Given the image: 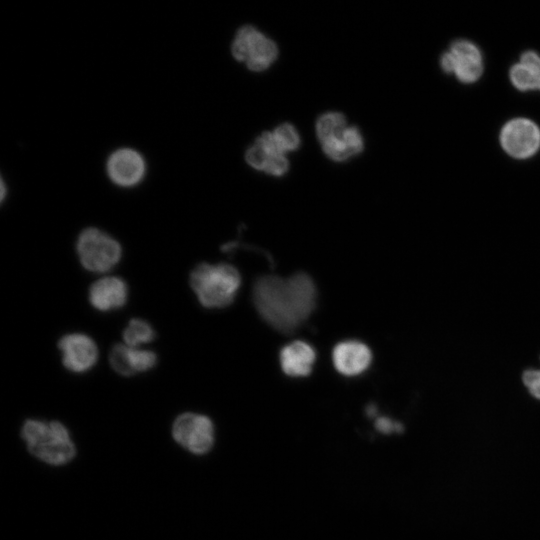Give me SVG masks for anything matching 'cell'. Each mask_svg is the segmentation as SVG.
Segmentation results:
<instances>
[{
    "mask_svg": "<svg viewBox=\"0 0 540 540\" xmlns=\"http://www.w3.org/2000/svg\"><path fill=\"white\" fill-rule=\"evenodd\" d=\"M315 300V285L306 273L288 278L263 276L253 288V301L260 316L271 327L284 333L295 330L308 318Z\"/></svg>",
    "mask_w": 540,
    "mask_h": 540,
    "instance_id": "obj_1",
    "label": "cell"
},
{
    "mask_svg": "<svg viewBox=\"0 0 540 540\" xmlns=\"http://www.w3.org/2000/svg\"><path fill=\"white\" fill-rule=\"evenodd\" d=\"M21 436L32 455L51 465H63L76 455V448L66 427L58 421L28 419Z\"/></svg>",
    "mask_w": 540,
    "mask_h": 540,
    "instance_id": "obj_2",
    "label": "cell"
},
{
    "mask_svg": "<svg viewBox=\"0 0 540 540\" xmlns=\"http://www.w3.org/2000/svg\"><path fill=\"white\" fill-rule=\"evenodd\" d=\"M241 283L232 265L202 263L190 274V285L202 306L224 308L232 303Z\"/></svg>",
    "mask_w": 540,
    "mask_h": 540,
    "instance_id": "obj_3",
    "label": "cell"
},
{
    "mask_svg": "<svg viewBox=\"0 0 540 540\" xmlns=\"http://www.w3.org/2000/svg\"><path fill=\"white\" fill-rule=\"evenodd\" d=\"M77 253L82 266L91 272H107L120 260L119 242L106 232L89 227L77 239Z\"/></svg>",
    "mask_w": 540,
    "mask_h": 540,
    "instance_id": "obj_4",
    "label": "cell"
},
{
    "mask_svg": "<svg viewBox=\"0 0 540 540\" xmlns=\"http://www.w3.org/2000/svg\"><path fill=\"white\" fill-rule=\"evenodd\" d=\"M174 440L194 454L207 453L214 443V428L211 420L196 413H183L176 418L172 427Z\"/></svg>",
    "mask_w": 540,
    "mask_h": 540,
    "instance_id": "obj_5",
    "label": "cell"
},
{
    "mask_svg": "<svg viewBox=\"0 0 540 540\" xmlns=\"http://www.w3.org/2000/svg\"><path fill=\"white\" fill-rule=\"evenodd\" d=\"M147 165L143 155L129 147L113 151L106 161V173L113 184L130 188L141 183Z\"/></svg>",
    "mask_w": 540,
    "mask_h": 540,
    "instance_id": "obj_6",
    "label": "cell"
},
{
    "mask_svg": "<svg viewBox=\"0 0 540 540\" xmlns=\"http://www.w3.org/2000/svg\"><path fill=\"white\" fill-rule=\"evenodd\" d=\"M441 65L446 72H454L464 83L476 81L483 70L478 48L465 40L452 44L450 51L443 54Z\"/></svg>",
    "mask_w": 540,
    "mask_h": 540,
    "instance_id": "obj_7",
    "label": "cell"
},
{
    "mask_svg": "<svg viewBox=\"0 0 540 540\" xmlns=\"http://www.w3.org/2000/svg\"><path fill=\"white\" fill-rule=\"evenodd\" d=\"M500 141L505 151L515 158H527L540 145V131L530 120L515 119L502 129Z\"/></svg>",
    "mask_w": 540,
    "mask_h": 540,
    "instance_id": "obj_8",
    "label": "cell"
},
{
    "mask_svg": "<svg viewBox=\"0 0 540 540\" xmlns=\"http://www.w3.org/2000/svg\"><path fill=\"white\" fill-rule=\"evenodd\" d=\"M58 347L64 366L74 372L83 373L91 369L98 358V349L93 339L82 333L63 336Z\"/></svg>",
    "mask_w": 540,
    "mask_h": 540,
    "instance_id": "obj_9",
    "label": "cell"
},
{
    "mask_svg": "<svg viewBox=\"0 0 540 540\" xmlns=\"http://www.w3.org/2000/svg\"><path fill=\"white\" fill-rule=\"evenodd\" d=\"M112 368L123 376L145 372L152 369L157 362V356L149 350L116 344L109 355Z\"/></svg>",
    "mask_w": 540,
    "mask_h": 540,
    "instance_id": "obj_10",
    "label": "cell"
},
{
    "mask_svg": "<svg viewBox=\"0 0 540 540\" xmlns=\"http://www.w3.org/2000/svg\"><path fill=\"white\" fill-rule=\"evenodd\" d=\"M370 349L359 341L349 340L335 346L332 359L338 372L354 376L365 371L371 362Z\"/></svg>",
    "mask_w": 540,
    "mask_h": 540,
    "instance_id": "obj_11",
    "label": "cell"
},
{
    "mask_svg": "<svg viewBox=\"0 0 540 540\" xmlns=\"http://www.w3.org/2000/svg\"><path fill=\"white\" fill-rule=\"evenodd\" d=\"M128 297V287L119 277H105L96 281L89 289L91 305L102 312L122 307Z\"/></svg>",
    "mask_w": 540,
    "mask_h": 540,
    "instance_id": "obj_12",
    "label": "cell"
},
{
    "mask_svg": "<svg viewBox=\"0 0 540 540\" xmlns=\"http://www.w3.org/2000/svg\"><path fill=\"white\" fill-rule=\"evenodd\" d=\"M315 361V351L303 341H294L280 352L282 370L289 376H307Z\"/></svg>",
    "mask_w": 540,
    "mask_h": 540,
    "instance_id": "obj_13",
    "label": "cell"
},
{
    "mask_svg": "<svg viewBox=\"0 0 540 540\" xmlns=\"http://www.w3.org/2000/svg\"><path fill=\"white\" fill-rule=\"evenodd\" d=\"M513 84L520 90L540 89V58L532 51L521 56V63L510 72Z\"/></svg>",
    "mask_w": 540,
    "mask_h": 540,
    "instance_id": "obj_14",
    "label": "cell"
},
{
    "mask_svg": "<svg viewBox=\"0 0 540 540\" xmlns=\"http://www.w3.org/2000/svg\"><path fill=\"white\" fill-rule=\"evenodd\" d=\"M277 56L275 43L264 36L255 44L247 58V66L254 71L266 69Z\"/></svg>",
    "mask_w": 540,
    "mask_h": 540,
    "instance_id": "obj_15",
    "label": "cell"
},
{
    "mask_svg": "<svg viewBox=\"0 0 540 540\" xmlns=\"http://www.w3.org/2000/svg\"><path fill=\"white\" fill-rule=\"evenodd\" d=\"M345 118L340 113H327L317 121V135L322 143L337 137H341L346 130Z\"/></svg>",
    "mask_w": 540,
    "mask_h": 540,
    "instance_id": "obj_16",
    "label": "cell"
},
{
    "mask_svg": "<svg viewBox=\"0 0 540 540\" xmlns=\"http://www.w3.org/2000/svg\"><path fill=\"white\" fill-rule=\"evenodd\" d=\"M154 337L152 326L142 319H132L123 332L126 345L133 348L151 342Z\"/></svg>",
    "mask_w": 540,
    "mask_h": 540,
    "instance_id": "obj_17",
    "label": "cell"
},
{
    "mask_svg": "<svg viewBox=\"0 0 540 540\" xmlns=\"http://www.w3.org/2000/svg\"><path fill=\"white\" fill-rule=\"evenodd\" d=\"M263 37L255 28L251 26L242 27L232 44L233 56L240 61L247 60L250 51L255 44Z\"/></svg>",
    "mask_w": 540,
    "mask_h": 540,
    "instance_id": "obj_18",
    "label": "cell"
},
{
    "mask_svg": "<svg viewBox=\"0 0 540 540\" xmlns=\"http://www.w3.org/2000/svg\"><path fill=\"white\" fill-rule=\"evenodd\" d=\"M274 140L278 150L284 153L288 150H294L299 144V137L295 129L290 124L279 126L273 133Z\"/></svg>",
    "mask_w": 540,
    "mask_h": 540,
    "instance_id": "obj_19",
    "label": "cell"
},
{
    "mask_svg": "<svg viewBox=\"0 0 540 540\" xmlns=\"http://www.w3.org/2000/svg\"><path fill=\"white\" fill-rule=\"evenodd\" d=\"M323 150L330 158L336 161H344L352 156L343 140V135L324 142Z\"/></svg>",
    "mask_w": 540,
    "mask_h": 540,
    "instance_id": "obj_20",
    "label": "cell"
},
{
    "mask_svg": "<svg viewBox=\"0 0 540 540\" xmlns=\"http://www.w3.org/2000/svg\"><path fill=\"white\" fill-rule=\"evenodd\" d=\"M271 155L264 147L256 143L247 151L246 160L254 168L264 170Z\"/></svg>",
    "mask_w": 540,
    "mask_h": 540,
    "instance_id": "obj_21",
    "label": "cell"
},
{
    "mask_svg": "<svg viewBox=\"0 0 540 540\" xmlns=\"http://www.w3.org/2000/svg\"><path fill=\"white\" fill-rule=\"evenodd\" d=\"M523 383L529 393L540 400V369H528L523 373Z\"/></svg>",
    "mask_w": 540,
    "mask_h": 540,
    "instance_id": "obj_22",
    "label": "cell"
},
{
    "mask_svg": "<svg viewBox=\"0 0 540 540\" xmlns=\"http://www.w3.org/2000/svg\"><path fill=\"white\" fill-rule=\"evenodd\" d=\"M343 140L351 155L361 152L363 143L358 130L355 127L346 128Z\"/></svg>",
    "mask_w": 540,
    "mask_h": 540,
    "instance_id": "obj_23",
    "label": "cell"
},
{
    "mask_svg": "<svg viewBox=\"0 0 540 540\" xmlns=\"http://www.w3.org/2000/svg\"><path fill=\"white\" fill-rule=\"evenodd\" d=\"M287 168L288 162L283 153H275L269 157L264 170L273 175H282Z\"/></svg>",
    "mask_w": 540,
    "mask_h": 540,
    "instance_id": "obj_24",
    "label": "cell"
},
{
    "mask_svg": "<svg viewBox=\"0 0 540 540\" xmlns=\"http://www.w3.org/2000/svg\"><path fill=\"white\" fill-rule=\"evenodd\" d=\"M376 428L378 431L382 433H391V432H401L402 431V425L398 422H394L393 420L387 418V417H379L376 420Z\"/></svg>",
    "mask_w": 540,
    "mask_h": 540,
    "instance_id": "obj_25",
    "label": "cell"
},
{
    "mask_svg": "<svg viewBox=\"0 0 540 540\" xmlns=\"http://www.w3.org/2000/svg\"><path fill=\"white\" fill-rule=\"evenodd\" d=\"M367 413L369 416H374L375 413H376V409L374 406H369L368 409H367Z\"/></svg>",
    "mask_w": 540,
    "mask_h": 540,
    "instance_id": "obj_26",
    "label": "cell"
}]
</instances>
